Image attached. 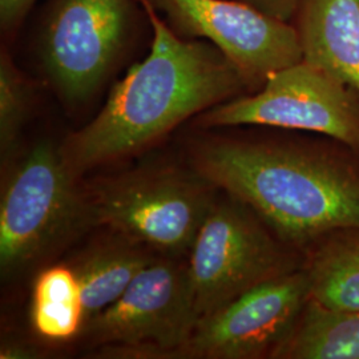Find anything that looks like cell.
I'll return each instance as SVG.
<instances>
[{
  "label": "cell",
  "instance_id": "1",
  "mask_svg": "<svg viewBox=\"0 0 359 359\" xmlns=\"http://www.w3.org/2000/svg\"><path fill=\"white\" fill-rule=\"evenodd\" d=\"M196 167L304 255L333 231L359 228V151L332 137L217 139Z\"/></svg>",
  "mask_w": 359,
  "mask_h": 359
},
{
  "label": "cell",
  "instance_id": "2",
  "mask_svg": "<svg viewBox=\"0 0 359 359\" xmlns=\"http://www.w3.org/2000/svg\"><path fill=\"white\" fill-rule=\"evenodd\" d=\"M152 29L151 51L132 65L107 102L65 147L74 173L133 154L193 116L250 93L243 75L205 40L176 35L148 0H137Z\"/></svg>",
  "mask_w": 359,
  "mask_h": 359
},
{
  "label": "cell",
  "instance_id": "3",
  "mask_svg": "<svg viewBox=\"0 0 359 359\" xmlns=\"http://www.w3.org/2000/svg\"><path fill=\"white\" fill-rule=\"evenodd\" d=\"M304 261L302 252L241 201L231 196L215 201L187 265L200 320L257 285L302 268Z\"/></svg>",
  "mask_w": 359,
  "mask_h": 359
},
{
  "label": "cell",
  "instance_id": "4",
  "mask_svg": "<svg viewBox=\"0 0 359 359\" xmlns=\"http://www.w3.org/2000/svg\"><path fill=\"white\" fill-rule=\"evenodd\" d=\"M63 152L35 144L13 172L0 205V268L13 276L95 221Z\"/></svg>",
  "mask_w": 359,
  "mask_h": 359
},
{
  "label": "cell",
  "instance_id": "5",
  "mask_svg": "<svg viewBox=\"0 0 359 359\" xmlns=\"http://www.w3.org/2000/svg\"><path fill=\"white\" fill-rule=\"evenodd\" d=\"M137 0H53L39 36V57L62 99L79 105L102 88L129 48Z\"/></svg>",
  "mask_w": 359,
  "mask_h": 359
},
{
  "label": "cell",
  "instance_id": "6",
  "mask_svg": "<svg viewBox=\"0 0 359 359\" xmlns=\"http://www.w3.org/2000/svg\"><path fill=\"white\" fill-rule=\"evenodd\" d=\"M205 127L301 130L359 151V92L318 65L301 60L273 74L261 90L200 116Z\"/></svg>",
  "mask_w": 359,
  "mask_h": 359
},
{
  "label": "cell",
  "instance_id": "7",
  "mask_svg": "<svg viewBox=\"0 0 359 359\" xmlns=\"http://www.w3.org/2000/svg\"><path fill=\"white\" fill-rule=\"evenodd\" d=\"M210 187L201 176L170 170L132 175L99 192L93 218L135 243L179 255L191 250L215 204Z\"/></svg>",
  "mask_w": 359,
  "mask_h": 359
},
{
  "label": "cell",
  "instance_id": "8",
  "mask_svg": "<svg viewBox=\"0 0 359 359\" xmlns=\"http://www.w3.org/2000/svg\"><path fill=\"white\" fill-rule=\"evenodd\" d=\"M180 38L205 40L244 77L250 93L273 74L302 60L293 23L236 0H148Z\"/></svg>",
  "mask_w": 359,
  "mask_h": 359
},
{
  "label": "cell",
  "instance_id": "9",
  "mask_svg": "<svg viewBox=\"0 0 359 359\" xmlns=\"http://www.w3.org/2000/svg\"><path fill=\"white\" fill-rule=\"evenodd\" d=\"M310 299L304 266L259 283L203 317L181 353L198 358H273Z\"/></svg>",
  "mask_w": 359,
  "mask_h": 359
},
{
  "label": "cell",
  "instance_id": "10",
  "mask_svg": "<svg viewBox=\"0 0 359 359\" xmlns=\"http://www.w3.org/2000/svg\"><path fill=\"white\" fill-rule=\"evenodd\" d=\"M198 321L187 266L152 261L111 306L87 323V333L96 344L181 351Z\"/></svg>",
  "mask_w": 359,
  "mask_h": 359
},
{
  "label": "cell",
  "instance_id": "11",
  "mask_svg": "<svg viewBox=\"0 0 359 359\" xmlns=\"http://www.w3.org/2000/svg\"><path fill=\"white\" fill-rule=\"evenodd\" d=\"M293 26L302 60L359 92V0H302Z\"/></svg>",
  "mask_w": 359,
  "mask_h": 359
},
{
  "label": "cell",
  "instance_id": "12",
  "mask_svg": "<svg viewBox=\"0 0 359 359\" xmlns=\"http://www.w3.org/2000/svg\"><path fill=\"white\" fill-rule=\"evenodd\" d=\"M311 301L334 311H359V228L333 231L305 255Z\"/></svg>",
  "mask_w": 359,
  "mask_h": 359
},
{
  "label": "cell",
  "instance_id": "13",
  "mask_svg": "<svg viewBox=\"0 0 359 359\" xmlns=\"http://www.w3.org/2000/svg\"><path fill=\"white\" fill-rule=\"evenodd\" d=\"M273 359H359V311H334L310 299Z\"/></svg>",
  "mask_w": 359,
  "mask_h": 359
},
{
  "label": "cell",
  "instance_id": "14",
  "mask_svg": "<svg viewBox=\"0 0 359 359\" xmlns=\"http://www.w3.org/2000/svg\"><path fill=\"white\" fill-rule=\"evenodd\" d=\"M152 261L127 245L104 246L83 258L74 270L81 287L86 325L111 306Z\"/></svg>",
  "mask_w": 359,
  "mask_h": 359
},
{
  "label": "cell",
  "instance_id": "15",
  "mask_svg": "<svg viewBox=\"0 0 359 359\" xmlns=\"http://www.w3.org/2000/svg\"><path fill=\"white\" fill-rule=\"evenodd\" d=\"M31 320L35 330L51 341H67L86 325L81 287L75 270L52 266L34 285Z\"/></svg>",
  "mask_w": 359,
  "mask_h": 359
},
{
  "label": "cell",
  "instance_id": "16",
  "mask_svg": "<svg viewBox=\"0 0 359 359\" xmlns=\"http://www.w3.org/2000/svg\"><path fill=\"white\" fill-rule=\"evenodd\" d=\"M32 105V88L4 46L0 53V147L10 154L26 124Z\"/></svg>",
  "mask_w": 359,
  "mask_h": 359
},
{
  "label": "cell",
  "instance_id": "17",
  "mask_svg": "<svg viewBox=\"0 0 359 359\" xmlns=\"http://www.w3.org/2000/svg\"><path fill=\"white\" fill-rule=\"evenodd\" d=\"M38 0H0V31L6 39L15 36Z\"/></svg>",
  "mask_w": 359,
  "mask_h": 359
},
{
  "label": "cell",
  "instance_id": "18",
  "mask_svg": "<svg viewBox=\"0 0 359 359\" xmlns=\"http://www.w3.org/2000/svg\"><path fill=\"white\" fill-rule=\"evenodd\" d=\"M278 20L293 23L302 0H236Z\"/></svg>",
  "mask_w": 359,
  "mask_h": 359
},
{
  "label": "cell",
  "instance_id": "19",
  "mask_svg": "<svg viewBox=\"0 0 359 359\" xmlns=\"http://www.w3.org/2000/svg\"><path fill=\"white\" fill-rule=\"evenodd\" d=\"M32 354H34V353H32L28 347L23 346L22 344H6V345H3V346H1L0 358H31V357H35V355H32Z\"/></svg>",
  "mask_w": 359,
  "mask_h": 359
}]
</instances>
